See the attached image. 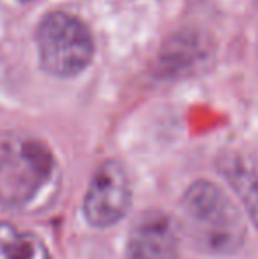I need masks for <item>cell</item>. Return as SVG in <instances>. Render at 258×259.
I'll list each match as a JSON object with an SVG mask.
<instances>
[{
	"instance_id": "6da1fadb",
	"label": "cell",
	"mask_w": 258,
	"mask_h": 259,
	"mask_svg": "<svg viewBox=\"0 0 258 259\" xmlns=\"http://www.w3.org/2000/svg\"><path fill=\"white\" fill-rule=\"evenodd\" d=\"M182 211L191 240L203 252L228 256L244 243L242 213L219 185L209 180L191 184L184 194Z\"/></svg>"
},
{
	"instance_id": "7a4b0ae2",
	"label": "cell",
	"mask_w": 258,
	"mask_h": 259,
	"mask_svg": "<svg viewBox=\"0 0 258 259\" xmlns=\"http://www.w3.org/2000/svg\"><path fill=\"white\" fill-rule=\"evenodd\" d=\"M57 160L43 141L20 134L0 136V205L30 208L57 182Z\"/></svg>"
},
{
	"instance_id": "3957f363",
	"label": "cell",
	"mask_w": 258,
	"mask_h": 259,
	"mask_svg": "<svg viewBox=\"0 0 258 259\" xmlns=\"http://www.w3.org/2000/svg\"><path fill=\"white\" fill-rule=\"evenodd\" d=\"M38 50L45 71L59 78H71L89 65L94 39L80 18L55 11L39 25Z\"/></svg>"
},
{
	"instance_id": "277c9868",
	"label": "cell",
	"mask_w": 258,
	"mask_h": 259,
	"mask_svg": "<svg viewBox=\"0 0 258 259\" xmlns=\"http://www.w3.org/2000/svg\"><path fill=\"white\" fill-rule=\"evenodd\" d=\"M131 206V182L119 160H106L94 173L87 189L83 213L90 226L106 229L121 222Z\"/></svg>"
},
{
	"instance_id": "5b68a950",
	"label": "cell",
	"mask_w": 258,
	"mask_h": 259,
	"mask_svg": "<svg viewBox=\"0 0 258 259\" xmlns=\"http://www.w3.org/2000/svg\"><path fill=\"white\" fill-rule=\"evenodd\" d=\"M179 231L175 222L163 211H147L131 229L126 254L128 259H177Z\"/></svg>"
},
{
	"instance_id": "8992f818",
	"label": "cell",
	"mask_w": 258,
	"mask_h": 259,
	"mask_svg": "<svg viewBox=\"0 0 258 259\" xmlns=\"http://www.w3.org/2000/svg\"><path fill=\"white\" fill-rule=\"evenodd\" d=\"M219 171L242 201L253 224L258 226V167L246 157L228 154L219 160Z\"/></svg>"
},
{
	"instance_id": "52a82bcc",
	"label": "cell",
	"mask_w": 258,
	"mask_h": 259,
	"mask_svg": "<svg viewBox=\"0 0 258 259\" xmlns=\"http://www.w3.org/2000/svg\"><path fill=\"white\" fill-rule=\"evenodd\" d=\"M0 259H50V252L34 233L0 222Z\"/></svg>"
}]
</instances>
